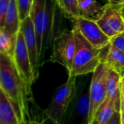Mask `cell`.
I'll return each instance as SVG.
<instances>
[{
    "label": "cell",
    "mask_w": 124,
    "mask_h": 124,
    "mask_svg": "<svg viewBox=\"0 0 124 124\" xmlns=\"http://www.w3.org/2000/svg\"><path fill=\"white\" fill-rule=\"evenodd\" d=\"M0 90L15 106L21 124L29 118L28 102L32 94L20 76L14 62L9 56L0 53Z\"/></svg>",
    "instance_id": "1"
},
{
    "label": "cell",
    "mask_w": 124,
    "mask_h": 124,
    "mask_svg": "<svg viewBox=\"0 0 124 124\" xmlns=\"http://www.w3.org/2000/svg\"><path fill=\"white\" fill-rule=\"evenodd\" d=\"M75 35V53L68 76L78 77L93 73L101 63L102 50L94 47L73 24Z\"/></svg>",
    "instance_id": "2"
},
{
    "label": "cell",
    "mask_w": 124,
    "mask_h": 124,
    "mask_svg": "<svg viewBox=\"0 0 124 124\" xmlns=\"http://www.w3.org/2000/svg\"><path fill=\"white\" fill-rule=\"evenodd\" d=\"M64 18L66 17L59 7L57 0H46L41 48L39 53L40 67L44 63L46 51L52 46L55 37L64 29Z\"/></svg>",
    "instance_id": "3"
},
{
    "label": "cell",
    "mask_w": 124,
    "mask_h": 124,
    "mask_svg": "<svg viewBox=\"0 0 124 124\" xmlns=\"http://www.w3.org/2000/svg\"><path fill=\"white\" fill-rule=\"evenodd\" d=\"M86 75H81L82 78L76 83L75 96L65 113L62 124H89L91 80Z\"/></svg>",
    "instance_id": "4"
},
{
    "label": "cell",
    "mask_w": 124,
    "mask_h": 124,
    "mask_svg": "<svg viewBox=\"0 0 124 124\" xmlns=\"http://www.w3.org/2000/svg\"><path fill=\"white\" fill-rule=\"evenodd\" d=\"M76 77L68 76L67 81L56 89L46 110V115L50 117L60 124L62 123L65 113L75 96Z\"/></svg>",
    "instance_id": "5"
},
{
    "label": "cell",
    "mask_w": 124,
    "mask_h": 124,
    "mask_svg": "<svg viewBox=\"0 0 124 124\" xmlns=\"http://www.w3.org/2000/svg\"><path fill=\"white\" fill-rule=\"evenodd\" d=\"M110 67L101 62L92 73L90 83V112L89 124L95 118L96 114L107 98V80Z\"/></svg>",
    "instance_id": "6"
},
{
    "label": "cell",
    "mask_w": 124,
    "mask_h": 124,
    "mask_svg": "<svg viewBox=\"0 0 124 124\" xmlns=\"http://www.w3.org/2000/svg\"><path fill=\"white\" fill-rule=\"evenodd\" d=\"M52 47V53L49 61L62 65L69 73L72 68L75 53V35L73 29L69 30L65 28L55 37Z\"/></svg>",
    "instance_id": "7"
},
{
    "label": "cell",
    "mask_w": 124,
    "mask_h": 124,
    "mask_svg": "<svg viewBox=\"0 0 124 124\" xmlns=\"http://www.w3.org/2000/svg\"><path fill=\"white\" fill-rule=\"evenodd\" d=\"M12 61L28 91L32 94V85L36 80L33 72L29 54L26 48L23 35L20 31L17 33L16 48Z\"/></svg>",
    "instance_id": "8"
},
{
    "label": "cell",
    "mask_w": 124,
    "mask_h": 124,
    "mask_svg": "<svg viewBox=\"0 0 124 124\" xmlns=\"http://www.w3.org/2000/svg\"><path fill=\"white\" fill-rule=\"evenodd\" d=\"M122 4L108 3L102 16L97 21L102 30L110 38L124 32V18L122 14Z\"/></svg>",
    "instance_id": "9"
},
{
    "label": "cell",
    "mask_w": 124,
    "mask_h": 124,
    "mask_svg": "<svg viewBox=\"0 0 124 124\" xmlns=\"http://www.w3.org/2000/svg\"><path fill=\"white\" fill-rule=\"evenodd\" d=\"M83 36L96 48L102 50L110 43V38L102 30L96 20L80 16L72 20Z\"/></svg>",
    "instance_id": "10"
},
{
    "label": "cell",
    "mask_w": 124,
    "mask_h": 124,
    "mask_svg": "<svg viewBox=\"0 0 124 124\" xmlns=\"http://www.w3.org/2000/svg\"><path fill=\"white\" fill-rule=\"evenodd\" d=\"M20 31L23 35L26 48L29 54L33 72L36 80H37L39 75V69L40 67L39 49L34 26L30 16L20 22Z\"/></svg>",
    "instance_id": "11"
},
{
    "label": "cell",
    "mask_w": 124,
    "mask_h": 124,
    "mask_svg": "<svg viewBox=\"0 0 124 124\" xmlns=\"http://www.w3.org/2000/svg\"><path fill=\"white\" fill-rule=\"evenodd\" d=\"M101 62L117 72L121 77L124 75V52L117 49L110 43L102 50Z\"/></svg>",
    "instance_id": "12"
},
{
    "label": "cell",
    "mask_w": 124,
    "mask_h": 124,
    "mask_svg": "<svg viewBox=\"0 0 124 124\" xmlns=\"http://www.w3.org/2000/svg\"><path fill=\"white\" fill-rule=\"evenodd\" d=\"M0 124H21L15 106L1 90Z\"/></svg>",
    "instance_id": "13"
},
{
    "label": "cell",
    "mask_w": 124,
    "mask_h": 124,
    "mask_svg": "<svg viewBox=\"0 0 124 124\" xmlns=\"http://www.w3.org/2000/svg\"><path fill=\"white\" fill-rule=\"evenodd\" d=\"M121 76L117 72L110 68L107 80V98L115 103L117 111H121Z\"/></svg>",
    "instance_id": "14"
},
{
    "label": "cell",
    "mask_w": 124,
    "mask_h": 124,
    "mask_svg": "<svg viewBox=\"0 0 124 124\" xmlns=\"http://www.w3.org/2000/svg\"><path fill=\"white\" fill-rule=\"evenodd\" d=\"M78 2L81 15L84 18L97 20L105 12V6L97 0H78Z\"/></svg>",
    "instance_id": "15"
},
{
    "label": "cell",
    "mask_w": 124,
    "mask_h": 124,
    "mask_svg": "<svg viewBox=\"0 0 124 124\" xmlns=\"http://www.w3.org/2000/svg\"><path fill=\"white\" fill-rule=\"evenodd\" d=\"M20 22L16 1L10 0L5 18L4 29L12 34H17L20 31Z\"/></svg>",
    "instance_id": "16"
},
{
    "label": "cell",
    "mask_w": 124,
    "mask_h": 124,
    "mask_svg": "<svg viewBox=\"0 0 124 124\" xmlns=\"http://www.w3.org/2000/svg\"><path fill=\"white\" fill-rule=\"evenodd\" d=\"M17 37V34H12L4 28L0 29V53L12 59L16 48Z\"/></svg>",
    "instance_id": "17"
},
{
    "label": "cell",
    "mask_w": 124,
    "mask_h": 124,
    "mask_svg": "<svg viewBox=\"0 0 124 124\" xmlns=\"http://www.w3.org/2000/svg\"><path fill=\"white\" fill-rule=\"evenodd\" d=\"M116 111L117 109L115 103L110 99L106 98L99 108L94 119L98 124H107Z\"/></svg>",
    "instance_id": "18"
},
{
    "label": "cell",
    "mask_w": 124,
    "mask_h": 124,
    "mask_svg": "<svg viewBox=\"0 0 124 124\" xmlns=\"http://www.w3.org/2000/svg\"><path fill=\"white\" fill-rule=\"evenodd\" d=\"M57 2L67 18L72 20L81 16L78 0H57Z\"/></svg>",
    "instance_id": "19"
},
{
    "label": "cell",
    "mask_w": 124,
    "mask_h": 124,
    "mask_svg": "<svg viewBox=\"0 0 124 124\" xmlns=\"http://www.w3.org/2000/svg\"><path fill=\"white\" fill-rule=\"evenodd\" d=\"M18 9L19 17L20 21L25 20L27 17L30 16V12L32 6L31 0H15Z\"/></svg>",
    "instance_id": "20"
},
{
    "label": "cell",
    "mask_w": 124,
    "mask_h": 124,
    "mask_svg": "<svg viewBox=\"0 0 124 124\" xmlns=\"http://www.w3.org/2000/svg\"><path fill=\"white\" fill-rule=\"evenodd\" d=\"M10 0H0V29L4 28Z\"/></svg>",
    "instance_id": "21"
},
{
    "label": "cell",
    "mask_w": 124,
    "mask_h": 124,
    "mask_svg": "<svg viewBox=\"0 0 124 124\" xmlns=\"http://www.w3.org/2000/svg\"><path fill=\"white\" fill-rule=\"evenodd\" d=\"M110 44L117 49L124 52V32L110 37Z\"/></svg>",
    "instance_id": "22"
},
{
    "label": "cell",
    "mask_w": 124,
    "mask_h": 124,
    "mask_svg": "<svg viewBox=\"0 0 124 124\" xmlns=\"http://www.w3.org/2000/svg\"><path fill=\"white\" fill-rule=\"evenodd\" d=\"M107 124H121V111H116Z\"/></svg>",
    "instance_id": "23"
},
{
    "label": "cell",
    "mask_w": 124,
    "mask_h": 124,
    "mask_svg": "<svg viewBox=\"0 0 124 124\" xmlns=\"http://www.w3.org/2000/svg\"><path fill=\"white\" fill-rule=\"evenodd\" d=\"M41 124H60L58 122H57L56 121L53 120L52 118H51L50 117L46 115V118L41 123Z\"/></svg>",
    "instance_id": "24"
},
{
    "label": "cell",
    "mask_w": 124,
    "mask_h": 124,
    "mask_svg": "<svg viewBox=\"0 0 124 124\" xmlns=\"http://www.w3.org/2000/svg\"><path fill=\"white\" fill-rule=\"evenodd\" d=\"M121 124H124V102L121 101Z\"/></svg>",
    "instance_id": "25"
},
{
    "label": "cell",
    "mask_w": 124,
    "mask_h": 124,
    "mask_svg": "<svg viewBox=\"0 0 124 124\" xmlns=\"http://www.w3.org/2000/svg\"><path fill=\"white\" fill-rule=\"evenodd\" d=\"M121 101L124 102V83L121 81Z\"/></svg>",
    "instance_id": "26"
},
{
    "label": "cell",
    "mask_w": 124,
    "mask_h": 124,
    "mask_svg": "<svg viewBox=\"0 0 124 124\" xmlns=\"http://www.w3.org/2000/svg\"><path fill=\"white\" fill-rule=\"evenodd\" d=\"M109 3L116 4H124V0H107Z\"/></svg>",
    "instance_id": "27"
},
{
    "label": "cell",
    "mask_w": 124,
    "mask_h": 124,
    "mask_svg": "<svg viewBox=\"0 0 124 124\" xmlns=\"http://www.w3.org/2000/svg\"><path fill=\"white\" fill-rule=\"evenodd\" d=\"M98 124V123H97V121L94 119V121H93V122L92 123V124Z\"/></svg>",
    "instance_id": "28"
},
{
    "label": "cell",
    "mask_w": 124,
    "mask_h": 124,
    "mask_svg": "<svg viewBox=\"0 0 124 124\" xmlns=\"http://www.w3.org/2000/svg\"><path fill=\"white\" fill-rule=\"evenodd\" d=\"M122 14H123V16H124V4L123 5V7H122Z\"/></svg>",
    "instance_id": "29"
},
{
    "label": "cell",
    "mask_w": 124,
    "mask_h": 124,
    "mask_svg": "<svg viewBox=\"0 0 124 124\" xmlns=\"http://www.w3.org/2000/svg\"><path fill=\"white\" fill-rule=\"evenodd\" d=\"M121 81H122L123 83H124V75L121 77Z\"/></svg>",
    "instance_id": "30"
},
{
    "label": "cell",
    "mask_w": 124,
    "mask_h": 124,
    "mask_svg": "<svg viewBox=\"0 0 124 124\" xmlns=\"http://www.w3.org/2000/svg\"><path fill=\"white\" fill-rule=\"evenodd\" d=\"M31 1H32V2H33V0H31Z\"/></svg>",
    "instance_id": "31"
}]
</instances>
